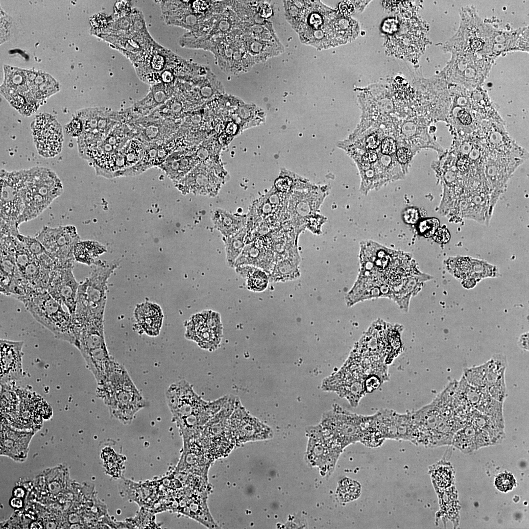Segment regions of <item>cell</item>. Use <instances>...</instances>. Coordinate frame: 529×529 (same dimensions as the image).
Masks as SVG:
<instances>
[{
  "label": "cell",
  "instance_id": "680465c9",
  "mask_svg": "<svg viewBox=\"0 0 529 529\" xmlns=\"http://www.w3.org/2000/svg\"><path fill=\"white\" fill-rule=\"evenodd\" d=\"M14 495L17 497L21 498L24 497V491L23 489L21 488H18L15 489L14 491Z\"/></svg>",
  "mask_w": 529,
  "mask_h": 529
},
{
  "label": "cell",
  "instance_id": "8992f818",
  "mask_svg": "<svg viewBox=\"0 0 529 529\" xmlns=\"http://www.w3.org/2000/svg\"><path fill=\"white\" fill-rule=\"evenodd\" d=\"M20 301L33 318L56 338L74 345L72 314L47 291L33 292Z\"/></svg>",
  "mask_w": 529,
  "mask_h": 529
},
{
  "label": "cell",
  "instance_id": "d590c367",
  "mask_svg": "<svg viewBox=\"0 0 529 529\" xmlns=\"http://www.w3.org/2000/svg\"><path fill=\"white\" fill-rule=\"evenodd\" d=\"M485 363L486 390L488 386L505 378V371L507 363L506 356L502 353L494 354Z\"/></svg>",
  "mask_w": 529,
  "mask_h": 529
},
{
  "label": "cell",
  "instance_id": "8d00e7d4",
  "mask_svg": "<svg viewBox=\"0 0 529 529\" xmlns=\"http://www.w3.org/2000/svg\"><path fill=\"white\" fill-rule=\"evenodd\" d=\"M246 235V227H245L232 236L223 237L226 261L231 267H234L236 260L245 245L244 240Z\"/></svg>",
  "mask_w": 529,
  "mask_h": 529
},
{
  "label": "cell",
  "instance_id": "9a60e30c",
  "mask_svg": "<svg viewBox=\"0 0 529 529\" xmlns=\"http://www.w3.org/2000/svg\"><path fill=\"white\" fill-rule=\"evenodd\" d=\"M367 376L358 362L348 358L338 371L324 379L322 388L345 398L355 407L366 394L364 381Z\"/></svg>",
  "mask_w": 529,
  "mask_h": 529
},
{
  "label": "cell",
  "instance_id": "7402d4cb",
  "mask_svg": "<svg viewBox=\"0 0 529 529\" xmlns=\"http://www.w3.org/2000/svg\"><path fill=\"white\" fill-rule=\"evenodd\" d=\"M223 180L220 173L211 168L198 166L175 184L183 194L192 193L212 196L217 194Z\"/></svg>",
  "mask_w": 529,
  "mask_h": 529
},
{
  "label": "cell",
  "instance_id": "d4e9b609",
  "mask_svg": "<svg viewBox=\"0 0 529 529\" xmlns=\"http://www.w3.org/2000/svg\"><path fill=\"white\" fill-rule=\"evenodd\" d=\"M169 120L152 113L130 121L127 124L133 130L135 137L145 144L161 143L168 138Z\"/></svg>",
  "mask_w": 529,
  "mask_h": 529
},
{
  "label": "cell",
  "instance_id": "9c48e42d",
  "mask_svg": "<svg viewBox=\"0 0 529 529\" xmlns=\"http://www.w3.org/2000/svg\"><path fill=\"white\" fill-rule=\"evenodd\" d=\"M237 397L229 396L221 409L205 425L196 438L214 460L227 456L236 444L229 426V418Z\"/></svg>",
  "mask_w": 529,
  "mask_h": 529
},
{
  "label": "cell",
  "instance_id": "ba28073f",
  "mask_svg": "<svg viewBox=\"0 0 529 529\" xmlns=\"http://www.w3.org/2000/svg\"><path fill=\"white\" fill-rule=\"evenodd\" d=\"M328 192L327 186H318L311 183L292 191L287 200L285 221L282 225L292 228L299 237L306 230L307 220L319 213Z\"/></svg>",
  "mask_w": 529,
  "mask_h": 529
},
{
  "label": "cell",
  "instance_id": "60d3db41",
  "mask_svg": "<svg viewBox=\"0 0 529 529\" xmlns=\"http://www.w3.org/2000/svg\"><path fill=\"white\" fill-rule=\"evenodd\" d=\"M206 325L209 329L216 333L222 336V326L219 314L211 311H204L202 313Z\"/></svg>",
  "mask_w": 529,
  "mask_h": 529
},
{
  "label": "cell",
  "instance_id": "836d02e7",
  "mask_svg": "<svg viewBox=\"0 0 529 529\" xmlns=\"http://www.w3.org/2000/svg\"><path fill=\"white\" fill-rule=\"evenodd\" d=\"M236 272L246 279L247 288L254 292H262L267 287L269 278L267 274L258 267L249 265L235 267Z\"/></svg>",
  "mask_w": 529,
  "mask_h": 529
},
{
  "label": "cell",
  "instance_id": "603a6c76",
  "mask_svg": "<svg viewBox=\"0 0 529 529\" xmlns=\"http://www.w3.org/2000/svg\"><path fill=\"white\" fill-rule=\"evenodd\" d=\"M275 264L274 255L268 233L246 244L237 258L234 267L249 265L264 271L268 275Z\"/></svg>",
  "mask_w": 529,
  "mask_h": 529
},
{
  "label": "cell",
  "instance_id": "484cf974",
  "mask_svg": "<svg viewBox=\"0 0 529 529\" xmlns=\"http://www.w3.org/2000/svg\"><path fill=\"white\" fill-rule=\"evenodd\" d=\"M167 141L161 143L146 144L143 155L134 166L118 172L116 177L140 174L153 167L161 165L168 156Z\"/></svg>",
  "mask_w": 529,
  "mask_h": 529
},
{
  "label": "cell",
  "instance_id": "ab89813d",
  "mask_svg": "<svg viewBox=\"0 0 529 529\" xmlns=\"http://www.w3.org/2000/svg\"><path fill=\"white\" fill-rule=\"evenodd\" d=\"M485 363L464 370V378L471 386L482 390H485Z\"/></svg>",
  "mask_w": 529,
  "mask_h": 529
},
{
  "label": "cell",
  "instance_id": "8fae6325",
  "mask_svg": "<svg viewBox=\"0 0 529 529\" xmlns=\"http://www.w3.org/2000/svg\"><path fill=\"white\" fill-rule=\"evenodd\" d=\"M370 415L351 412L336 404L322 415L319 423L323 429L344 450L361 441Z\"/></svg>",
  "mask_w": 529,
  "mask_h": 529
},
{
  "label": "cell",
  "instance_id": "7dc6e473",
  "mask_svg": "<svg viewBox=\"0 0 529 529\" xmlns=\"http://www.w3.org/2000/svg\"><path fill=\"white\" fill-rule=\"evenodd\" d=\"M65 130L71 136L79 137L83 132V125L80 119L73 114L70 121L65 125Z\"/></svg>",
  "mask_w": 529,
  "mask_h": 529
},
{
  "label": "cell",
  "instance_id": "d6986e66",
  "mask_svg": "<svg viewBox=\"0 0 529 529\" xmlns=\"http://www.w3.org/2000/svg\"><path fill=\"white\" fill-rule=\"evenodd\" d=\"M229 426L236 444L268 439L273 436L272 430L251 415L238 398L229 418Z\"/></svg>",
  "mask_w": 529,
  "mask_h": 529
},
{
  "label": "cell",
  "instance_id": "b9f144b4",
  "mask_svg": "<svg viewBox=\"0 0 529 529\" xmlns=\"http://www.w3.org/2000/svg\"><path fill=\"white\" fill-rule=\"evenodd\" d=\"M439 226V221L436 218H428L421 221L418 225L420 233L425 237L433 236Z\"/></svg>",
  "mask_w": 529,
  "mask_h": 529
},
{
  "label": "cell",
  "instance_id": "f6af8a7d",
  "mask_svg": "<svg viewBox=\"0 0 529 529\" xmlns=\"http://www.w3.org/2000/svg\"><path fill=\"white\" fill-rule=\"evenodd\" d=\"M398 144L395 139L391 136H385L382 140L379 148L382 154L388 156L395 155Z\"/></svg>",
  "mask_w": 529,
  "mask_h": 529
},
{
  "label": "cell",
  "instance_id": "d6a6232c",
  "mask_svg": "<svg viewBox=\"0 0 529 529\" xmlns=\"http://www.w3.org/2000/svg\"><path fill=\"white\" fill-rule=\"evenodd\" d=\"M106 251L105 246L97 241L80 240L75 244L73 253L75 261L91 265L95 264L96 259Z\"/></svg>",
  "mask_w": 529,
  "mask_h": 529
},
{
  "label": "cell",
  "instance_id": "7c38bea8",
  "mask_svg": "<svg viewBox=\"0 0 529 529\" xmlns=\"http://www.w3.org/2000/svg\"><path fill=\"white\" fill-rule=\"evenodd\" d=\"M105 308L78 309L72 315L74 346L81 354L106 345L104 332Z\"/></svg>",
  "mask_w": 529,
  "mask_h": 529
},
{
  "label": "cell",
  "instance_id": "cb8c5ba5",
  "mask_svg": "<svg viewBox=\"0 0 529 529\" xmlns=\"http://www.w3.org/2000/svg\"><path fill=\"white\" fill-rule=\"evenodd\" d=\"M22 341L0 339V384H6L23 376Z\"/></svg>",
  "mask_w": 529,
  "mask_h": 529
},
{
  "label": "cell",
  "instance_id": "f35d334b",
  "mask_svg": "<svg viewBox=\"0 0 529 529\" xmlns=\"http://www.w3.org/2000/svg\"><path fill=\"white\" fill-rule=\"evenodd\" d=\"M472 275L480 282L486 278L497 277L500 276L497 267L487 262L477 259L472 258Z\"/></svg>",
  "mask_w": 529,
  "mask_h": 529
},
{
  "label": "cell",
  "instance_id": "6f0895ef",
  "mask_svg": "<svg viewBox=\"0 0 529 529\" xmlns=\"http://www.w3.org/2000/svg\"><path fill=\"white\" fill-rule=\"evenodd\" d=\"M11 505L15 508H20L23 506V501L20 498L14 497L10 501Z\"/></svg>",
  "mask_w": 529,
  "mask_h": 529
},
{
  "label": "cell",
  "instance_id": "83f0119b",
  "mask_svg": "<svg viewBox=\"0 0 529 529\" xmlns=\"http://www.w3.org/2000/svg\"><path fill=\"white\" fill-rule=\"evenodd\" d=\"M97 385L103 383L119 363L109 355L106 345L81 354Z\"/></svg>",
  "mask_w": 529,
  "mask_h": 529
},
{
  "label": "cell",
  "instance_id": "74e56055",
  "mask_svg": "<svg viewBox=\"0 0 529 529\" xmlns=\"http://www.w3.org/2000/svg\"><path fill=\"white\" fill-rule=\"evenodd\" d=\"M361 487L357 481L344 477L339 481L336 494L338 500L341 503H348L359 498L361 494Z\"/></svg>",
  "mask_w": 529,
  "mask_h": 529
},
{
  "label": "cell",
  "instance_id": "30bf717a",
  "mask_svg": "<svg viewBox=\"0 0 529 529\" xmlns=\"http://www.w3.org/2000/svg\"><path fill=\"white\" fill-rule=\"evenodd\" d=\"M74 115L82 121L83 132L77 138L78 150H90L96 147L119 124L122 122L121 111L106 107L80 109Z\"/></svg>",
  "mask_w": 529,
  "mask_h": 529
},
{
  "label": "cell",
  "instance_id": "f5cc1de1",
  "mask_svg": "<svg viewBox=\"0 0 529 529\" xmlns=\"http://www.w3.org/2000/svg\"><path fill=\"white\" fill-rule=\"evenodd\" d=\"M404 218L409 223H414L419 218L418 211L415 208H408L404 213Z\"/></svg>",
  "mask_w": 529,
  "mask_h": 529
},
{
  "label": "cell",
  "instance_id": "7a4b0ae2",
  "mask_svg": "<svg viewBox=\"0 0 529 529\" xmlns=\"http://www.w3.org/2000/svg\"><path fill=\"white\" fill-rule=\"evenodd\" d=\"M228 397L207 402L185 380L170 385L166 393V401L181 433L184 445L200 436L206 423L221 409Z\"/></svg>",
  "mask_w": 529,
  "mask_h": 529
},
{
  "label": "cell",
  "instance_id": "11a10c76",
  "mask_svg": "<svg viewBox=\"0 0 529 529\" xmlns=\"http://www.w3.org/2000/svg\"><path fill=\"white\" fill-rule=\"evenodd\" d=\"M340 12L346 16L352 14L354 11L353 5L350 1H343L339 4Z\"/></svg>",
  "mask_w": 529,
  "mask_h": 529
},
{
  "label": "cell",
  "instance_id": "ac0fdd59",
  "mask_svg": "<svg viewBox=\"0 0 529 529\" xmlns=\"http://www.w3.org/2000/svg\"><path fill=\"white\" fill-rule=\"evenodd\" d=\"M30 128L33 141L40 156L52 158L61 152L64 142L62 127L53 115L47 113L36 115Z\"/></svg>",
  "mask_w": 529,
  "mask_h": 529
},
{
  "label": "cell",
  "instance_id": "f1b7e54d",
  "mask_svg": "<svg viewBox=\"0 0 529 529\" xmlns=\"http://www.w3.org/2000/svg\"><path fill=\"white\" fill-rule=\"evenodd\" d=\"M432 278L422 272L408 277L401 285L392 289L391 299L402 309L408 310L411 298L421 290L425 282Z\"/></svg>",
  "mask_w": 529,
  "mask_h": 529
},
{
  "label": "cell",
  "instance_id": "681fc988",
  "mask_svg": "<svg viewBox=\"0 0 529 529\" xmlns=\"http://www.w3.org/2000/svg\"><path fill=\"white\" fill-rule=\"evenodd\" d=\"M12 22L11 18L3 11H0V44L5 42L10 34Z\"/></svg>",
  "mask_w": 529,
  "mask_h": 529
},
{
  "label": "cell",
  "instance_id": "ee69618b",
  "mask_svg": "<svg viewBox=\"0 0 529 529\" xmlns=\"http://www.w3.org/2000/svg\"><path fill=\"white\" fill-rule=\"evenodd\" d=\"M326 220V217L319 213L313 215L307 220L306 229L309 230L313 234L320 235L322 232V226Z\"/></svg>",
  "mask_w": 529,
  "mask_h": 529
},
{
  "label": "cell",
  "instance_id": "ffe728a7",
  "mask_svg": "<svg viewBox=\"0 0 529 529\" xmlns=\"http://www.w3.org/2000/svg\"><path fill=\"white\" fill-rule=\"evenodd\" d=\"M372 419L385 440L411 442L413 427L410 411L400 413L383 409L372 415Z\"/></svg>",
  "mask_w": 529,
  "mask_h": 529
},
{
  "label": "cell",
  "instance_id": "91938a15",
  "mask_svg": "<svg viewBox=\"0 0 529 529\" xmlns=\"http://www.w3.org/2000/svg\"><path fill=\"white\" fill-rule=\"evenodd\" d=\"M472 48L474 49H479L481 47L482 43L478 39H475L472 42Z\"/></svg>",
  "mask_w": 529,
  "mask_h": 529
},
{
  "label": "cell",
  "instance_id": "9f6ffc18",
  "mask_svg": "<svg viewBox=\"0 0 529 529\" xmlns=\"http://www.w3.org/2000/svg\"><path fill=\"white\" fill-rule=\"evenodd\" d=\"M479 282L475 278L470 276L461 280V285L466 289H471L475 287Z\"/></svg>",
  "mask_w": 529,
  "mask_h": 529
},
{
  "label": "cell",
  "instance_id": "5b68a950",
  "mask_svg": "<svg viewBox=\"0 0 529 529\" xmlns=\"http://www.w3.org/2000/svg\"><path fill=\"white\" fill-rule=\"evenodd\" d=\"M63 192L61 180L51 169L39 166L27 169L23 191L24 207L19 225L38 217Z\"/></svg>",
  "mask_w": 529,
  "mask_h": 529
},
{
  "label": "cell",
  "instance_id": "277c9868",
  "mask_svg": "<svg viewBox=\"0 0 529 529\" xmlns=\"http://www.w3.org/2000/svg\"><path fill=\"white\" fill-rule=\"evenodd\" d=\"M97 395L111 414L124 424L130 422L145 401L123 365L118 363L107 379L98 385Z\"/></svg>",
  "mask_w": 529,
  "mask_h": 529
},
{
  "label": "cell",
  "instance_id": "f546056e",
  "mask_svg": "<svg viewBox=\"0 0 529 529\" xmlns=\"http://www.w3.org/2000/svg\"><path fill=\"white\" fill-rule=\"evenodd\" d=\"M299 253L280 260L275 263L268 275L270 282H284L298 279L300 276Z\"/></svg>",
  "mask_w": 529,
  "mask_h": 529
},
{
  "label": "cell",
  "instance_id": "f907efd6",
  "mask_svg": "<svg viewBox=\"0 0 529 529\" xmlns=\"http://www.w3.org/2000/svg\"><path fill=\"white\" fill-rule=\"evenodd\" d=\"M433 236V240L440 243H446L449 241L450 239V233L444 227H439Z\"/></svg>",
  "mask_w": 529,
  "mask_h": 529
},
{
  "label": "cell",
  "instance_id": "1f68e13d",
  "mask_svg": "<svg viewBox=\"0 0 529 529\" xmlns=\"http://www.w3.org/2000/svg\"><path fill=\"white\" fill-rule=\"evenodd\" d=\"M191 156L170 155L158 167L174 183H176L189 173L195 165Z\"/></svg>",
  "mask_w": 529,
  "mask_h": 529
},
{
  "label": "cell",
  "instance_id": "4316f807",
  "mask_svg": "<svg viewBox=\"0 0 529 529\" xmlns=\"http://www.w3.org/2000/svg\"><path fill=\"white\" fill-rule=\"evenodd\" d=\"M134 315L140 331L151 337L160 334L164 315L159 305L150 302L140 304L135 309Z\"/></svg>",
  "mask_w": 529,
  "mask_h": 529
},
{
  "label": "cell",
  "instance_id": "e575fe53",
  "mask_svg": "<svg viewBox=\"0 0 529 529\" xmlns=\"http://www.w3.org/2000/svg\"><path fill=\"white\" fill-rule=\"evenodd\" d=\"M402 326L397 324L387 323L385 339V363H391L403 351V346L401 339Z\"/></svg>",
  "mask_w": 529,
  "mask_h": 529
},
{
  "label": "cell",
  "instance_id": "c3c4849f",
  "mask_svg": "<svg viewBox=\"0 0 529 529\" xmlns=\"http://www.w3.org/2000/svg\"><path fill=\"white\" fill-rule=\"evenodd\" d=\"M433 478L438 486L444 487L450 483L451 474L448 469L439 467L433 473Z\"/></svg>",
  "mask_w": 529,
  "mask_h": 529
},
{
  "label": "cell",
  "instance_id": "3957f363",
  "mask_svg": "<svg viewBox=\"0 0 529 529\" xmlns=\"http://www.w3.org/2000/svg\"><path fill=\"white\" fill-rule=\"evenodd\" d=\"M360 268L357 281L387 284L415 263L411 255L372 240L361 242Z\"/></svg>",
  "mask_w": 529,
  "mask_h": 529
},
{
  "label": "cell",
  "instance_id": "7bdbcfd3",
  "mask_svg": "<svg viewBox=\"0 0 529 529\" xmlns=\"http://www.w3.org/2000/svg\"><path fill=\"white\" fill-rule=\"evenodd\" d=\"M412 156V151L409 147L406 146L397 147L395 153L396 159L400 165L405 174L408 172L409 164Z\"/></svg>",
  "mask_w": 529,
  "mask_h": 529
},
{
  "label": "cell",
  "instance_id": "4fadbf2b",
  "mask_svg": "<svg viewBox=\"0 0 529 529\" xmlns=\"http://www.w3.org/2000/svg\"><path fill=\"white\" fill-rule=\"evenodd\" d=\"M306 433L308 438L305 454L307 463L317 467L322 476H330L343 449L320 424L307 428Z\"/></svg>",
  "mask_w": 529,
  "mask_h": 529
},
{
  "label": "cell",
  "instance_id": "44dd1931",
  "mask_svg": "<svg viewBox=\"0 0 529 529\" xmlns=\"http://www.w3.org/2000/svg\"><path fill=\"white\" fill-rule=\"evenodd\" d=\"M72 268H54L50 273L47 289L54 299L67 308L72 315L76 310L79 284L73 274Z\"/></svg>",
  "mask_w": 529,
  "mask_h": 529
},
{
  "label": "cell",
  "instance_id": "6da1fadb",
  "mask_svg": "<svg viewBox=\"0 0 529 529\" xmlns=\"http://www.w3.org/2000/svg\"><path fill=\"white\" fill-rule=\"evenodd\" d=\"M284 1L286 18L303 43L322 49L344 42L345 19L321 1Z\"/></svg>",
  "mask_w": 529,
  "mask_h": 529
},
{
  "label": "cell",
  "instance_id": "e0dca14e",
  "mask_svg": "<svg viewBox=\"0 0 529 529\" xmlns=\"http://www.w3.org/2000/svg\"><path fill=\"white\" fill-rule=\"evenodd\" d=\"M94 265L90 275L79 284L76 309L106 306L108 280L117 264L98 261Z\"/></svg>",
  "mask_w": 529,
  "mask_h": 529
},
{
  "label": "cell",
  "instance_id": "52a82bcc",
  "mask_svg": "<svg viewBox=\"0 0 529 529\" xmlns=\"http://www.w3.org/2000/svg\"><path fill=\"white\" fill-rule=\"evenodd\" d=\"M27 169L0 170V232L16 236L19 221L24 210L23 195Z\"/></svg>",
  "mask_w": 529,
  "mask_h": 529
},
{
  "label": "cell",
  "instance_id": "bcb514c9",
  "mask_svg": "<svg viewBox=\"0 0 529 529\" xmlns=\"http://www.w3.org/2000/svg\"><path fill=\"white\" fill-rule=\"evenodd\" d=\"M515 483L513 476L509 473H503L497 477L495 485L497 488L503 492L511 490Z\"/></svg>",
  "mask_w": 529,
  "mask_h": 529
},
{
  "label": "cell",
  "instance_id": "816d5d0a",
  "mask_svg": "<svg viewBox=\"0 0 529 529\" xmlns=\"http://www.w3.org/2000/svg\"><path fill=\"white\" fill-rule=\"evenodd\" d=\"M457 123H459L462 126H467L471 125L472 122V117L467 112L464 110L459 111L457 114Z\"/></svg>",
  "mask_w": 529,
  "mask_h": 529
},
{
  "label": "cell",
  "instance_id": "5bb4252c",
  "mask_svg": "<svg viewBox=\"0 0 529 529\" xmlns=\"http://www.w3.org/2000/svg\"><path fill=\"white\" fill-rule=\"evenodd\" d=\"M35 238L42 243L53 261L55 267L73 268L75 261L73 248L80 240L76 228L72 225L56 227L44 226Z\"/></svg>",
  "mask_w": 529,
  "mask_h": 529
},
{
  "label": "cell",
  "instance_id": "2e32d148",
  "mask_svg": "<svg viewBox=\"0 0 529 529\" xmlns=\"http://www.w3.org/2000/svg\"><path fill=\"white\" fill-rule=\"evenodd\" d=\"M289 194L279 192L273 187L267 193L255 200L246 215V232L258 225L271 231L280 227L285 221Z\"/></svg>",
  "mask_w": 529,
  "mask_h": 529
},
{
  "label": "cell",
  "instance_id": "db71d44e",
  "mask_svg": "<svg viewBox=\"0 0 529 529\" xmlns=\"http://www.w3.org/2000/svg\"><path fill=\"white\" fill-rule=\"evenodd\" d=\"M529 332L522 334L518 337L517 344L519 347L525 351H529Z\"/></svg>",
  "mask_w": 529,
  "mask_h": 529
},
{
  "label": "cell",
  "instance_id": "4dcf8cb0",
  "mask_svg": "<svg viewBox=\"0 0 529 529\" xmlns=\"http://www.w3.org/2000/svg\"><path fill=\"white\" fill-rule=\"evenodd\" d=\"M212 219L215 227L223 237L232 236L246 226V215L232 214L220 209L213 213Z\"/></svg>",
  "mask_w": 529,
  "mask_h": 529
}]
</instances>
